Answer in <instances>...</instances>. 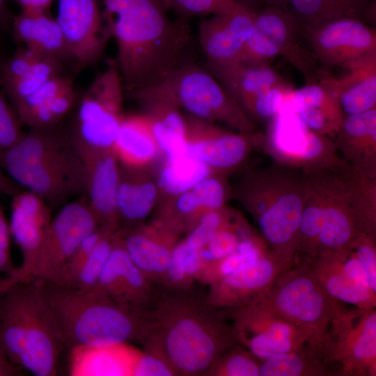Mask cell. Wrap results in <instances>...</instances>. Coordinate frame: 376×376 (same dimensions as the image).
I'll list each match as a JSON object with an SVG mask.
<instances>
[{
  "label": "cell",
  "mask_w": 376,
  "mask_h": 376,
  "mask_svg": "<svg viewBox=\"0 0 376 376\" xmlns=\"http://www.w3.org/2000/svg\"><path fill=\"white\" fill-rule=\"evenodd\" d=\"M117 47L115 62L129 94L164 81L186 60L188 21L171 19L165 0H102Z\"/></svg>",
  "instance_id": "cell-1"
},
{
  "label": "cell",
  "mask_w": 376,
  "mask_h": 376,
  "mask_svg": "<svg viewBox=\"0 0 376 376\" xmlns=\"http://www.w3.org/2000/svg\"><path fill=\"white\" fill-rule=\"evenodd\" d=\"M146 350L162 356L176 375H208L217 359L238 343L224 309L184 292L164 294L152 310Z\"/></svg>",
  "instance_id": "cell-2"
},
{
  "label": "cell",
  "mask_w": 376,
  "mask_h": 376,
  "mask_svg": "<svg viewBox=\"0 0 376 376\" xmlns=\"http://www.w3.org/2000/svg\"><path fill=\"white\" fill-rule=\"evenodd\" d=\"M38 282L65 349L145 340L152 330V310L118 303L97 288Z\"/></svg>",
  "instance_id": "cell-3"
},
{
  "label": "cell",
  "mask_w": 376,
  "mask_h": 376,
  "mask_svg": "<svg viewBox=\"0 0 376 376\" xmlns=\"http://www.w3.org/2000/svg\"><path fill=\"white\" fill-rule=\"evenodd\" d=\"M0 168L51 208L85 193L82 157L70 134L58 124L31 127L15 144L0 150Z\"/></svg>",
  "instance_id": "cell-4"
},
{
  "label": "cell",
  "mask_w": 376,
  "mask_h": 376,
  "mask_svg": "<svg viewBox=\"0 0 376 376\" xmlns=\"http://www.w3.org/2000/svg\"><path fill=\"white\" fill-rule=\"evenodd\" d=\"M308 185L306 173L274 163L248 174L237 189L272 255L288 265L296 257Z\"/></svg>",
  "instance_id": "cell-5"
},
{
  "label": "cell",
  "mask_w": 376,
  "mask_h": 376,
  "mask_svg": "<svg viewBox=\"0 0 376 376\" xmlns=\"http://www.w3.org/2000/svg\"><path fill=\"white\" fill-rule=\"evenodd\" d=\"M0 338L15 364L36 376H53L65 345L38 279L18 281L0 297Z\"/></svg>",
  "instance_id": "cell-6"
},
{
  "label": "cell",
  "mask_w": 376,
  "mask_h": 376,
  "mask_svg": "<svg viewBox=\"0 0 376 376\" xmlns=\"http://www.w3.org/2000/svg\"><path fill=\"white\" fill-rule=\"evenodd\" d=\"M263 301L303 331L309 344L323 350L337 301L328 295L308 261L295 258Z\"/></svg>",
  "instance_id": "cell-7"
},
{
  "label": "cell",
  "mask_w": 376,
  "mask_h": 376,
  "mask_svg": "<svg viewBox=\"0 0 376 376\" xmlns=\"http://www.w3.org/2000/svg\"><path fill=\"white\" fill-rule=\"evenodd\" d=\"M287 95L279 111L268 122L263 145L275 163L306 173L340 171L350 164L329 136L310 130L295 112Z\"/></svg>",
  "instance_id": "cell-8"
},
{
  "label": "cell",
  "mask_w": 376,
  "mask_h": 376,
  "mask_svg": "<svg viewBox=\"0 0 376 376\" xmlns=\"http://www.w3.org/2000/svg\"><path fill=\"white\" fill-rule=\"evenodd\" d=\"M123 102V80L115 61H111L77 101L70 135L80 155L112 150L125 116Z\"/></svg>",
  "instance_id": "cell-9"
},
{
  "label": "cell",
  "mask_w": 376,
  "mask_h": 376,
  "mask_svg": "<svg viewBox=\"0 0 376 376\" xmlns=\"http://www.w3.org/2000/svg\"><path fill=\"white\" fill-rule=\"evenodd\" d=\"M164 81L187 114L237 132H256V125L205 66L187 59Z\"/></svg>",
  "instance_id": "cell-10"
},
{
  "label": "cell",
  "mask_w": 376,
  "mask_h": 376,
  "mask_svg": "<svg viewBox=\"0 0 376 376\" xmlns=\"http://www.w3.org/2000/svg\"><path fill=\"white\" fill-rule=\"evenodd\" d=\"M323 352L338 375H376V311L337 302Z\"/></svg>",
  "instance_id": "cell-11"
},
{
  "label": "cell",
  "mask_w": 376,
  "mask_h": 376,
  "mask_svg": "<svg viewBox=\"0 0 376 376\" xmlns=\"http://www.w3.org/2000/svg\"><path fill=\"white\" fill-rule=\"evenodd\" d=\"M298 33H301L299 26L289 11L279 7H265L256 13L250 36L233 63L268 64L283 55L306 75L308 81H312L315 77L311 67L314 68L315 59L296 42Z\"/></svg>",
  "instance_id": "cell-12"
},
{
  "label": "cell",
  "mask_w": 376,
  "mask_h": 376,
  "mask_svg": "<svg viewBox=\"0 0 376 376\" xmlns=\"http://www.w3.org/2000/svg\"><path fill=\"white\" fill-rule=\"evenodd\" d=\"M98 226L87 201L64 205L52 218L44 233L33 279L61 284L77 247Z\"/></svg>",
  "instance_id": "cell-13"
},
{
  "label": "cell",
  "mask_w": 376,
  "mask_h": 376,
  "mask_svg": "<svg viewBox=\"0 0 376 376\" xmlns=\"http://www.w3.org/2000/svg\"><path fill=\"white\" fill-rule=\"evenodd\" d=\"M224 310L238 343L261 361L295 351L309 341L303 331L263 301Z\"/></svg>",
  "instance_id": "cell-14"
},
{
  "label": "cell",
  "mask_w": 376,
  "mask_h": 376,
  "mask_svg": "<svg viewBox=\"0 0 376 376\" xmlns=\"http://www.w3.org/2000/svg\"><path fill=\"white\" fill-rule=\"evenodd\" d=\"M186 155L217 174L231 171L242 164L253 147L263 145L265 134L229 131L217 123L185 115Z\"/></svg>",
  "instance_id": "cell-15"
},
{
  "label": "cell",
  "mask_w": 376,
  "mask_h": 376,
  "mask_svg": "<svg viewBox=\"0 0 376 376\" xmlns=\"http://www.w3.org/2000/svg\"><path fill=\"white\" fill-rule=\"evenodd\" d=\"M303 33L314 58L328 67L346 70L376 56L375 31L360 19H335Z\"/></svg>",
  "instance_id": "cell-16"
},
{
  "label": "cell",
  "mask_w": 376,
  "mask_h": 376,
  "mask_svg": "<svg viewBox=\"0 0 376 376\" xmlns=\"http://www.w3.org/2000/svg\"><path fill=\"white\" fill-rule=\"evenodd\" d=\"M56 20L80 72L104 56L109 33L97 0H58Z\"/></svg>",
  "instance_id": "cell-17"
},
{
  "label": "cell",
  "mask_w": 376,
  "mask_h": 376,
  "mask_svg": "<svg viewBox=\"0 0 376 376\" xmlns=\"http://www.w3.org/2000/svg\"><path fill=\"white\" fill-rule=\"evenodd\" d=\"M289 266L272 255L260 258L210 283L205 300L218 309L235 308L260 302Z\"/></svg>",
  "instance_id": "cell-18"
},
{
  "label": "cell",
  "mask_w": 376,
  "mask_h": 376,
  "mask_svg": "<svg viewBox=\"0 0 376 376\" xmlns=\"http://www.w3.org/2000/svg\"><path fill=\"white\" fill-rule=\"evenodd\" d=\"M148 118L159 151L171 161L186 154L185 116L165 81L130 94Z\"/></svg>",
  "instance_id": "cell-19"
},
{
  "label": "cell",
  "mask_w": 376,
  "mask_h": 376,
  "mask_svg": "<svg viewBox=\"0 0 376 376\" xmlns=\"http://www.w3.org/2000/svg\"><path fill=\"white\" fill-rule=\"evenodd\" d=\"M256 12L240 5L231 12L212 15L198 24V42L206 65L233 63L250 36Z\"/></svg>",
  "instance_id": "cell-20"
},
{
  "label": "cell",
  "mask_w": 376,
  "mask_h": 376,
  "mask_svg": "<svg viewBox=\"0 0 376 376\" xmlns=\"http://www.w3.org/2000/svg\"><path fill=\"white\" fill-rule=\"evenodd\" d=\"M12 198L9 229L22 256L19 281L26 282L33 280L42 239L52 219L51 207L28 190H22Z\"/></svg>",
  "instance_id": "cell-21"
},
{
  "label": "cell",
  "mask_w": 376,
  "mask_h": 376,
  "mask_svg": "<svg viewBox=\"0 0 376 376\" xmlns=\"http://www.w3.org/2000/svg\"><path fill=\"white\" fill-rule=\"evenodd\" d=\"M345 169L325 171L323 220L314 258L347 246L360 232L344 176Z\"/></svg>",
  "instance_id": "cell-22"
},
{
  "label": "cell",
  "mask_w": 376,
  "mask_h": 376,
  "mask_svg": "<svg viewBox=\"0 0 376 376\" xmlns=\"http://www.w3.org/2000/svg\"><path fill=\"white\" fill-rule=\"evenodd\" d=\"M133 263L150 279H163L180 234L159 219L148 224L120 229Z\"/></svg>",
  "instance_id": "cell-23"
},
{
  "label": "cell",
  "mask_w": 376,
  "mask_h": 376,
  "mask_svg": "<svg viewBox=\"0 0 376 376\" xmlns=\"http://www.w3.org/2000/svg\"><path fill=\"white\" fill-rule=\"evenodd\" d=\"M85 171L87 203L99 226L119 228L116 198L120 167L112 150L81 155Z\"/></svg>",
  "instance_id": "cell-24"
},
{
  "label": "cell",
  "mask_w": 376,
  "mask_h": 376,
  "mask_svg": "<svg viewBox=\"0 0 376 376\" xmlns=\"http://www.w3.org/2000/svg\"><path fill=\"white\" fill-rule=\"evenodd\" d=\"M334 136L336 149L347 163L376 178V109L344 116Z\"/></svg>",
  "instance_id": "cell-25"
},
{
  "label": "cell",
  "mask_w": 376,
  "mask_h": 376,
  "mask_svg": "<svg viewBox=\"0 0 376 376\" xmlns=\"http://www.w3.org/2000/svg\"><path fill=\"white\" fill-rule=\"evenodd\" d=\"M14 38L30 51L55 58L62 63L72 64L75 58L56 18L49 12H21L13 16Z\"/></svg>",
  "instance_id": "cell-26"
},
{
  "label": "cell",
  "mask_w": 376,
  "mask_h": 376,
  "mask_svg": "<svg viewBox=\"0 0 376 376\" xmlns=\"http://www.w3.org/2000/svg\"><path fill=\"white\" fill-rule=\"evenodd\" d=\"M205 67L237 102L243 111L267 89L285 83L268 64L232 63Z\"/></svg>",
  "instance_id": "cell-27"
},
{
  "label": "cell",
  "mask_w": 376,
  "mask_h": 376,
  "mask_svg": "<svg viewBox=\"0 0 376 376\" xmlns=\"http://www.w3.org/2000/svg\"><path fill=\"white\" fill-rule=\"evenodd\" d=\"M116 205L119 225L124 228L141 224L152 212L159 199L156 180L148 175L146 169L120 166Z\"/></svg>",
  "instance_id": "cell-28"
},
{
  "label": "cell",
  "mask_w": 376,
  "mask_h": 376,
  "mask_svg": "<svg viewBox=\"0 0 376 376\" xmlns=\"http://www.w3.org/2000/svg\"><path fill=\"white\" fill-rule=\"evenodd\" d=\"M112 151L120 166L127 169H146L155 160L160 151L146 116L125 114Z\"/></svg>",
  "instance_id": "cell-29"
},
{
  "label": "cell",
  "mask_w": 376,
  "mask_h": 376,
  "mask_svg": "<svg viewBox=\"0 0 376 376\" xmlns=\"http://www.w3.org/2000/svg\"><path fill=\"white\" fill-rule=\"evenodd\" d=\"M346 70L338 79L326 77L344 116L376 109V56Z\"/></svg>",
  "instance_id": "cell-30"
},
{
  "label": "cell",
  "mask_w": 376,
  "mask_h": 376,
  "mask_svg": "<svg viewBox=\"0 0 376 376\" xmlns=\"http://www.w3.org/2000/svg\"><path fill=\"white\" fill-rule=\"evenodd\" d=\"M286 10L304 33L335 19L353 18L364 22L373 19L375 0H289Z\"/></svg>",
  "instance_id": "cell-31"
},
{
  "label": "cell",
  "mask_w": 376,
  "mask_h": 376,
  "mask_svg": "<svg viewBox=\"0 0 376 376\" xmlns=\"http://www.w3.org/2000/svg\"><path fill=\"white\" fill-rule=\"evenodd\" d=\"M328 295L335 301L371 310L376 307V292L359 287L351 281L327 253L307 260Z\"/></svg>",
  "instance_id": "cell-32"
},
{
  "label": "cell",
  "mask_w": 376,
  "mask_h": 376,
  "mask_svg": "<svg viewBox=\"0 0 376 376\" xmlns=\"http://www.w3.org/2000/svg\"><path fill=\"white\" fill-rule=\"evenodd\" d=\"M338 375L323 350L306 343L299 349L262 360L259 376Z\"/></svg>",
  "instance_id": "cell-33"
},
{
  "label": "cell",
  "mask_w": 376,
  "mask_h": 376,
  "mask_svg": "<svg viewBox=\"0 0 376 376\" xmlns=\"http://www.w3.org/2000/svg\"><path fill=\"white\" fill-rule=\"evenodd\" d=\"M212 174L209 166L187 155L166 161L156 178L159 197L164 200L179 195Z\"/></svg>",
  "instance_id": "cell-34"
},
{
  "label": "cell",
  "mask_w": 376,
  "mask_h": 376,
  "mask_svg": "<svg viewBox=\"0 0 376 376\" xmlns=\"http://www.w3.org/2000/svg\"><path fill=\"white\" fill-rule=\"evenodd\" d=\"M132 262L123 244L119 229L109 258L100 275L97 288L116 301L125 304V276Z\"/></svg>",
  "instance_id": "cell-35"
},
{
  "label": "cell",
  "mask_w": 376,
  "mask_h": 376,
  "mask_svg": "<svg viewBox=\"0 0 376 376\" xmlns=\"http://www.w3.org/2000/svg\"><path fill=\"white\" fill-rule=\"evenodd\" d=\"M63 64L49 56H40L21 77L2 85L13 107L53 77L61 75Z\"/></svg>",
  "instance_id": "cell-36"
},
{
  "label": "cell",
  "mask_w": 376,
  "mask_h": 376,
  "mask_svg": "<svg viewBox=\"0 0 376 376\" xmlns=\"http://www.w3.org/2000/svg\"><path fill=\"white\" fill-rule=\"evenodd\" d=\"M117 231L103 238L91 254L61 285L81 289L97 288L100 275L112 249Z\"/></svg>",
  "instance_id": "cell-37"
},
{
  "label": "cell",
  "mask_w": 376,
  "mask_h": 376,
  "mask_svg": "<svg viewBox=\"0 0 376 376\" xmlns=\"http://www.w3.org/2000/svg\"><path fill=\"white\" fill-rule=\"evenodd\" d=\"M244 219L226 206L205 212L189 231L185 240L194 249L203 247L217 233L239 225Z\"/></svg>",
  "instance_id": "cell-38"
},
{
  "label": "cell",
  "mask_w": 376,
  "mask_h": 376,
  "mask_svg": "<svg viewBox=\"0 0 376 376\" xmlns=\"http://www.w3.org/2000/svg\"><path fill=\"white\" fill-rule=\"evenodd\" d=\"M261 360L237 343L221 355L208 375L216 376H259Z\"/></svg>",
  "instance_id": "cell-39"
},
{
  "label": "cell",
  "mask_w": 376,
  "mask_h": 376,
  "mask_svg": "<svg viewBox=\"0 0 376 376\" xmlns=\"http://www.w3.org/2000/svg\"><path fill=\"white\" fill-rule=\"evenodd\" d=\"M79 96L74 86L65 88L35 111L24 123L31 127L57 125L77 103Z\"/></svg>",
  "instance_id": "cell-40"
},
{
  "label": "cell",
  "mask_w": 376,
  "mask_h": 376,
  "mask_svg": "<svg viewBox=\"0 0 376 376\" xmlns=\"http://www.w3.org/2000/svg\"><path fill=\"white\" fill-rule=\"evenodd\" d=\"M73 85L70 76L58 75L48 80L13 107L22 123L61 91Z\"/></svg>",
  "instance_id": "cell-41"
},
{
  "label": "cell",
  "mask_w": 376,
  "mask_h": 376,
  "mask_svg": "<svg viewBox=\"0 0 376 376\" xmlns=\"http://www.w3.org/2000/svg\"><path fill=\"white\" fill-rule=\"evenodd\" d=\"M178 18L188 21L196 16L227 14L240 4L235 0H165Z\"/></svg>",
  "instance_id": "cell-42"
},
{
  "label": "cell",
  "mask_w": 376,
  "mask_h": 376,
  "mask_svg": "<svg viewBox=\"0 0 376 376\" xmlns=\"http://www.w3.org/2000/svg\"><path fill=\"white\" fill-rule=\"evenodd\" d=\"M246 225L244 219L237 226L222 230L199 249L205 267L215 263L233 253L240 242L242 231Z\"/></svg>",
  "instance_id": "cell-43"
},
{
  "label": "cell",
  "mask_w": 376,
  "mask_h": 376,
  "mask_svg": "<svg viewBox=\"0 0 376 376\" xmlns=\"http://www.w3.org/2000/svg\"><path fill=\"white\" fill-rule=\"evenodd\" d=\"M290 91L286 84L267 89L254 98L245 113L254 124L256 121H268L279 111Z\"/></svg>",
  "instance_id": "cell-44"
},
{
  "label": "cell",
  "mask_w": 376,
  "mask_h": 376,
  "mask_svg": "<svg viewBox=\"0 0 376 376\" xmlns=\"http://www.w3.org/2000/svg\"><path fill=\"white\" fill-rule=\"evenodd\" d=\"M221 175L212 174L200 181L192 188L206 212L225 206L228 192Z\"/></svg>",
  "instance_id": "cell-45"
},
{
  "label": "cell",
  "mask_w": 376,
  "mask_h": 376,
  "mask_svg": "<svg viewBox=\"0 0 376 376\" xmlns=\"http://www.w3.org/2000/svg\"><path fill=\"white\" fill-rule=\"evenodd\" d=\"M376 235L359 232L347 246L357 256L366 269L373 289L376 291Z\"/></svg>",
  "instance_id": "cell-46"
},
{
  "label": "cell",
  "mask_w": 376,
  "mask_h": 376,
  "mask_svg": "<svg viewBox=\"0 0 376 376\" xmlns=\"http://www.w3.org/2000/svg\"><path fill=\"white\" fill-rule=\"evenodd\" d=\"M22 122L0 94V150L15 144L24 134Z\"/></svg>",
  "instance_id": "cell-47"
},
{
  "label": "cell",
  "mask_w": 376,
  "mask_h": 376,
  "mask_svg": "<svg viewBox=\"0 0 376 376\" xmlns=\"http://www.w3.org/2000/svg\"><path fill=\"white\" fill-rule=\"evenodd\" d=\"M133 376H171L176 373L170 363L160 354L146 350L140 352L133 370Z\"/></svg>",
  "instance_id": "cell-48"
},
{
  "label": "cell",
  "mask_w": 376,
  "mask_h": 376,
  "mask_svg": "<svg viewBox=\"0 0 376 376\" xmlns=\"http://www.w3.org/2000/svg\"><path fill=\"white\" fill-rule=\"evenodd\" d=\"M21 9V12L26 13H45L49 12L54 0H13Z\"/></svg>",
  "instance_id": "cell-49"
},
{
  "label": "cell",
  "mask_w": 376,
  "mask_h": 376,
  "mask_svg": "<svg viewBox=\"0 0 376 376\" xmlns=\"http://www.w3.org/2000/svg\"><path fill=\"white\" fill-rule=\"evenodd\" d=\"M22 372V368L13 363L6 354L0 338V376L19 375Z\"/></svg>",
  "instance_id": "cell-50"
},
{
  "label": "cell",
  "mask_w": 376,
  "mask_h": 376,
  "mask_svg": "<svg viewBox=\"0 0 376 376\" xmlns=\"http://www.w3.org/2000/svg\"><path fill=\"white\" fill-rule=\"evenodd\" d=\"M6 273V276H19V267H15L10 249L0 247V274Z\"/></svg>",
  "instance_id": "cell-51"
},
{
  "label": "cell",
  "mask_w": 376,
  "mask_h": 376,
  "mask_svg": "<svg viewBox=\"0 0 376 376\" xmlns=\"http://www.w3.org/2000/svg\"><path fill=\"white\" fill-rule=\"evenodd\" d=\"M21 188L0 168V195L13 197L22 191Z\"/></svg>",
  "instance_id": "cell-52"
},
{
  "label": "cell",
  "mask_w": 376,
  "mask_h": 376,
  "mask_svg": "<svg viewBox=\"0 0 376 376\" xmlns=\"http://www.w3.org/2000/svg\"><path fill=\"white\" fill-rule=\"evenodd\" d=\"M239 2L251 8H258L259 6H274L283 9H287L289 0H237Z\"/></svg>",
  "instance_id": "cell-53"
},
{
  "label": "cell",
  "mask_w": 376,
  "mask_h": 376,
  "mask_svg": "<svg viewBox=\"0 0 376 376\" xmlns=\"http://www.w3.org/2000/svg\"><path fill=\"white\" fill-rule=\"evenodd\" d=\"M18 281H19V278L17 276H6L0 279V297Z\"/></svg>",
  "instance_id": "cell-54"
},
{
  "label": "cell",
  "mask_w": 376,
  "mask_h": 376,
  "mask_svg": "<svg viewBox=\"0 0 376 376\" xmlns=\"http://www.w3.org/2000/svg\"><path fill=\"white\" fill-rule=\"evenodd\" d=\"M10 19V13L7 6V0H0V30Z\"/></svg>",
  "instance_id": "cell-55"
}]
</instances>
